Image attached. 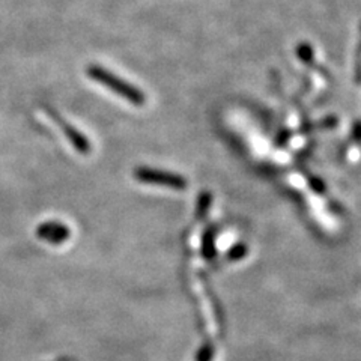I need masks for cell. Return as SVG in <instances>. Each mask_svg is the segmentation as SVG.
Listing matches in <instances>:
<instances>
[{"label":"cell","mask_w":361,"mask_h":361,"mask_svg":"<svg viewBox=\"0 0 361 361\" xmlns=\"http://www.w3.org/2000/svg\"><path fill=\"white\" fill-rule=\"evenodd\" d=\"M87 75L92 78V80L99 82L101 85H104L106 87L113 90L115 94L121 95L122 98H126L127 101H130L131 104H135V106L145 104L146 98L137 87H134L128 82L122 80V78L116 77L115 74H111L110 71L104 70V68L97 66V65L89 66L87 68Z\"/></svg>","instance_id":"1"},{"label":"cell","mask_w":361,"mask_h":361,"mask_svg":"<svg viewBox=\"0 0 361 361\" xmlns=\"http://www.w3.org/2000/svg\"><path fill=\"white\" fill-rule=\"evenodd\" d=\"M134 176L143 184L171 187L175 190L187 188V179L184 176L157 171V169H151V167H137L134 171Z\"/></svg>","instance_id":"2"},{"label":"cell","mask_w":361,"mask_h":361,"mask_svg":"<svg viewBox=\"0 0 361 361\" xmlns=\"http://www.w3.org/2000/svg\"><path fill=\"white\" fill-rule=\"evenodd\" d=\"M45 111H47L49 115L53 118V121L62 128L65 137L71 142V145L74 146V149L77 152H80V154L90 152V142L87 140L86 135H83L75 127L70 126V123H68L53 107H45Z\"/></svg>","instance_id":"3"},{"label":"cell","mask_w":361,"mask_h":361,"mask_svg":"<svg viewBox=\"0 0 361 361\" xmlns=\"http://www.w3.org/2000/svg\"><path fill=\"white\" fill-rule=\"evenodd\" d=\"M37 236L45 243L63 244L71 236V232L68 229V226H65L63 223L47 221L38 226Z\"/></svg>","instance_id":"4"},{"label":"cell","mask_w":361,"mask_h":361,"mask_svg":"<svg viewBox=\"0 0 361 361\" xmlns=\"http://www.w3.org/2000/svg\"><path fill=\"white\" fill-rule=\"evenodd\" d=\"M203 256L207 259H211L216 253V247H214V229L209 228L205 233H203V244H202Z\"/></svg>","instance_id":"5"},{"label":"cell","mask_w":361,"mask_h":361,"mask_svg":"<svg viewBox=\"0 0 361 361\" xmlns=\"http://www.w3.org/2000/svg\"><path fill=\"white\" fill-rule=\"evenodd\" d=\"M211 202H212V196L208 193V191H203V193L199 196V200H197V208H196V217L197 219H203L207 216V212L211 207Z\"/></svg>","instance_id":"6"},{"label":"cell","mask_w":361,"mask_h":361,"mask_svg":"<svg viewBox=\"0 0 361 361\" xmlns=\"http://www.w3.org/2000/svg\"><path fill=\"white\" fill-rule=\"evenodd\" d=\"M214 357V346L211 343L203 345L196 355V361H212Z\"/></svg>","instance_id":"7"},{"label":"cell","mask_w":361,"mask_h":361,"mask_svg":"<svg viewBox=\"0 0 361 361\" xmlns=\"http://www.w3.org/2000/svg\"><path fill=\"white\" fill-rule=\"evenodd\" d=\"M245 255H247V247L244 244H240V245H235L232 248L228 255V259L229 261H238V259L244 257Z\"/></svg>","instance_id":"8"}]
</instances>
